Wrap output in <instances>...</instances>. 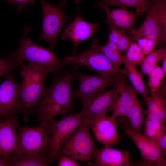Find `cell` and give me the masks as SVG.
I'll return each instance as SVG.
<instances>
[{
  "instance_id": "obj_18",
  "label": "cell",
  "mask_w": 166,
  "mask_h": 166,
  "mask_svg": "<svg viewBox=\"0 0 166 166\" xmlns=\"http://www.w3.org/2000/svg\"><path fill=\"white\" fill-rule=\"evenodd\" d=\"M92 157L95 166H131L133 165L127 151L105 147L98 149L95 147Z\"/></svg>"
},
{
  "instance_id": "obj_11",
  "label": "cell",
  "mask_w": 166,
  "mask_h": 166,
  "mask_svg": "<svg viewBox=\"0 0 166 166\" xmlns=\"http://www.w3.org/2000/svg\"><path fill=\"white\" fill-rule=\"evenodd\" d=\"M121 127L125 134L139 150L142 160V166H166V160L155 144L143 134L132 130L128 124H122Z\"/></svg>"
},
{
  "instance_id": "obj_26",
  "label": "cell",
  "mask_w": 166,
  "mask_h": 166,
  "mask_svg": "<svg viewBox=\"0 0 166 166\" xmlns=\"http://www.w3.org/2000/svg\"><path fill=\"white\" fill-rule=\"evenodd\" d=\"M165 74L162 67L157 65L148 74L150 94L156 92L162 87Z\"/></svg>"
},
{
  "instance_id": "obj_16",
  "label": "cell",
  "mask_w": 166,
  "mask_h": 166,
  "mask_svg": "<svg viewBox=\"0 0 166 166\" xmlns=\"http://www.w3.org/2000/svg\"><path fill=\"white\" fill-rule=\"evenodd\" d=\"M17 122L15 115L0 119V156L9 159L16 153Z\"/></svg>"
},
{
  "instance_id": "obj_32",
  "label": "cell",
  "mask_w": 166,
  "mask_h": 166,
  "mask_svg": "<svg viewBox=\"0 0 166 166\" xmlns=\"http://www.w3.org/2000/svg\"><path fill=\"white\" fill-rule=\"evenodd\" d=\"M10 6L12 5L17 6V13H19L22 10H25L26 5L30 4L31 6L34 5L36 0H6Z\"/></svg>"
},
{
  "instance_id": "obj_21",
  "label": "cell",
  "mask_w": 166,
  "mask_h": 166,
  "mask_svg": "<svg viewBox=\"0 0 166 166\" xmlns=\"http://www.w3.org/2000/svg\"><path fill=\"white\" fill-rule=\"evenodd\" d=\"M138 93L135 94L133 104L125 116L129 121L128 125L134 132L142 134V125L146 114V111L143 109L141 102L137 97Z\"/></svg>"
},
{
  "instance_id": "obj_22",
  "label": "cell",
  "mask_w": 166,
  "mask_h": 166,
  "mask_svg": "<svg viewBox=\"0 0 166 166\" xmlns=\"http://www.w3.org/2000/svg\"><path fill=\"white\" fill-rule=\"evenodd\" d=\"M123 63L128 76L132 86L138 93L140 94L145 101L149 96L148 92L143 80V76L137 69L136 65L131 63L124 58Z\"/></svg>"
},
{
  "instance_id": "obj_14",
  "label": "cell",
  "mask_w": 166,
  "mask_h": 166,
  "mask_svg": "<svg viewBox=\"0 0 166 166\" xmlns=\"http://www.w3.org/2000/svg\"><path fill=\"white\" fill-rule=\"evenodd\" d=\"M77 13L72 22L64 29L61 39L65 40L69 39L73 44V53H75L79 45L89 38L100 27L98 23H92L85 20L80 15L79 7L76 8Z\"/></svg>"
},
{
  "instance_id": "obj_3",
  "label": "cell",
  "mask_w": 166,
  "mask_h": 166,
  "mask_svg": "<svg viewBox=\"0 0 166 166\" xmlns=\"http://www.w3.org/2000/svg\"><path fill=\"white\" fill-rule=\"evenodd\" d=\"M20 67L22 82L19 113L26 115L36 110L43 95L49 73L24 62Z\"/></svg>"
},
{
  "instance_id": "obj_2",
  "label": "cell",
  "mask_w": 166,
  "mask_h": 166,
  "mask_svg": "<svg viewBox=\"0 0 166 166\" xmlns=\"http://www.w3.org/2000/svg\"><path fill=\"white\" fill-rule=\"evenodd\" d=\"M32 29L26 26L17 50L10 55L17 61L29 64L53 75L63 66L61 61L49 49L38 45L28 37Z\"/></svg>"
},
{
  "instance_id": "obj_29",
  "label": "cell",
  "mask_w": 166,
  "mask_h": 166,
  "mask_svg": "<svg viewBox=\"0 0 166 166\" xmlns=\"http://www.w3.org/2000/svg\"><path fill=\"white\" fill-rule=\"evenodd\" d=\"M23 62H20L17 61L10 55L0 58V78L3 76H6L18 67H20Z\"/></svg>"
},
{
  "instance_id": "obj_34",
  "label": "cell",
  "mask_w": 166,
  "mask_h": 166,
  "mask_svg": "<svg viewBox=\"0 0 166 166\" xmlns=\"http://www.w3.org/2000/svg\"><path fill=\"white\" fill-rule=\"evenodd\" d=\"M145 128H148L161 132H165L166 127L162 123H156L152 122L146 117L144 120Z\"/></svg>"
},
{
  "instance_id": "obj_37",
  "label": "cell",
  "mask_w": 166,
  "mask_h": 166,
  "mask_svg": "<svg viewBox=\"0 0 166 166\" xmlns=\"http://www.w3.org/2000/svg\"><path fill=\"white\" fill-rule=\"evenodd\" d=\"M165 132L145 128L143 135L150 140H152L156 138Z\"/></svg>"
},
{
  "instance_id": "obj_13",
  "label": "cell",
  "mask_w": 166,
  "mask_h": 166,
  "mask_svg": "<svg viewBox=\"0 0 166 166\" xmlns=\"http://www.w3.org/2000/svg\"><path fill=\"white\" fill-rule=\"evenodd\" d=\"M90 125L96 140L104 147L116 144L121 139L117 130L116 119L111 115L94 117L90 120Z\"/></svg>"
},
{
  "instance_id": "obj_7",
  "label": "cell",
  "mask_w": 166,
  "mask_h": 166,
  "mask_svg": "<svg viewBox=\"0 0 166 166\" xmlns=\"http://www.w3.org/2000/svg\"><path fill=\"white\" fill-rule=\"evenodd\" d=\"M85 118L82 109L80 112L69 114L59 120L53 119L49 122L50 137L47 160L49 164L59 159L65 143Z\"/></svg>"
},
{
  "instance_id": "obj_38",
  "label": "cell",
  "mask_w": 166,
  "mask_h": 166,
  "mask_svg": "<svg viewBox=\"0 0 166 166\" xmlns=\"http://www.w3.org/2000/svg\"><path fill=\"white\" fill-rule=\"evenodd\" d=\"M8 159L0 156V166H8Z\"/></svg>"
},
{
  "instance_id": "obj_24",
  "label": "cell",
  "mask_w": 166,
  "mask_h": 166,
  "mask_svg": "<svg viewBox=\"0 0 166 166\" xmlns=\"http://www.w3.org/2000/svg\"><path fill=\"white\" fill-rule=\"evenodd\" d=\"M147 55L145 57L140 65L141 73L143 76L148 75L158 65L159 61L166 58V45Z\"/></svg>"
},
{
  "instance_id": "obj_19",
  "label": "cell",
  "mask_w": 166,
  "mask_h": 166,
  "mask_svg": "<svg viewBox=\"0 0 166 166\" xmlns=\"http://www.w3.org/2000/svg\"><path fill=\"white\" fill-rule=\"evenodd\" d=\"M120 76L116 77L118 95L111 115L116 119L118 117H125L127 114L133 104L134 96L137 92L132 86L127 85L124 79Z\"/></svg>"
},
{
  "instance_id": "obj_25",
  "label": "cell",
  "mask_w": 166,
  "mask_h": 166,
  "mask_svg": "<svg viewBox=\"0 0 166 166\" xmlns=\"http://www.w3.org/2000/svg\"><path fill=\"white\" fill-rule=\"evenodd\" d=\"M49 165L47 159L39 157L14 154L8 159V166H46Z\"/></svg>"
},
{
  "instance_id": "obj_35",
  "label": "cell",
  "mask_w": 166,
  "mask_h": 166,
  "mask_svg": "<svg viewBox=\"0 0 166 166\" xmlns=\"http://www.w3.org/2000/svg\"><path fill=\"white\" fill-rule=\"evenodd\" d=\"M81 165L77 160L73 158L66 156H62L59 158V166H79Z\"/></svg>"
},
{
  "instance_id": "obj_39",
  "label": "cell",
  "mask_w": 166,
  "mask_h": 166,
  "mask_svg": "<svg viewBox=\"0 0 166 166\" xmlns=\"http://www.w3.org/2000/svg\"><path fill=\"white\" fill-rule=\"evenodd\" d=\"M162 67H161L164 72L166 73V58L162 61Z\"/></svg>"
},
{
  "instance_id": "obj_40",
  "label": "cell",
  "mask_w": 166,
  "mask_h": 166,
  "mask_svg": "<svg viewBox=\"0 0 166 166\" xmlns=\"http://www.w3.org/2000/svg\"><path fill=\"white\" fill-rule=\"evenodd\" d=\"M84 0H74V1L77 4L81 2Z\"/></svg>"
},
{
  "instance_id": "obj_20",
  "label": "cell",
  "mask_w": 166,
  "mask_h": 166,
  "mask_svg": "<svg viewBox=\"0 0 166 166\" xmlns=\"http://www.w3.org/2000/svg\"><path fill=\"white\" fill-rule=\"evenodd\" d=\"M165 86L163 84L156 92L151 94L145 101L148 106L147 116L158 119L163 124L166 119Z\"/></svg>"
},
{
  "instance_id": "obj_31",
  "label": "cell",
  "mask_w": 166,
  "mask_h": 166,
  "mask_svg": "<svg viewBox=\"0 0 166 166\" xmlns=\"http://www.w3.org/2000/svg\"><path fill=\"white\" fill-rule=\"evenodd\" d=\"M126 32L123 30H120L117 45L120 52L127 50L131 43L129 37L126 34Z\"/></svg>"
},
{
  "instance_id": "obj_28",
  "label": "cell",
  "mask_w": 166,
  "mask_h": 166,
  "mask_svg": "<svg viewBox=\"0 0 166 166\" xmlns=\"http://www.w3.org/2000/svg\"><path fill=\"white\" fill-rule=\"evenodd\" d=\"M99 47L115 66L120 68V65L123 62L124 55H121L118 49L112 48L106 44L104 45L99 44Z\"/></svg>"
},
{
  "instance_id": "obj_10",
  "label": "cell",
  "mask_w": 166,
  "mask_h": 166,
  "mask_svg": "<svg viewBox=\"0 0 166 166\" xmlns=\"http://www.w3.org/2000/svg\"><path fill=\"white\" fill-rule=\"evenodd\" d=\"M76 78L79 81V86L72 91L73 98L79 99L83 104L103 92L108 87L116 85V77L114 76L88 75L78 70Z\"/></svg>"
},
{
  "instance_id": "obj_6",
  "label": "cell",
  "mask_w": 166,
  "mask_h": 166,
  "mask_svg": "<svg viewBox=\"0 0 166 166\" xmlns=\"http://www.w3.org/2000/svg\"><path fill=\"white\" fill-rule=\"evenodd\" d=\"M17 132L18 143L15 154L39 157L48 160L50 137L48 122L34 127L18 125Z\"/></svg>"
},
{
  "instance_id": "obj_15",
  "label": "cell",
  "mask_w": 166,
  "mask_h": 166,
  "mask_svg": "<svg viewBox=\"0 0 166 166\" xmlns=\"http://www.w3.org/2000/svg\"><path fill=\"white\" fill-rule=\"evenodd\" d=\"M118 95L116 85L110 89L104 91L83 104L82 109L85 118L90 120L93 117L106 115L113 111Z\"/></svg>"
},
{
  "instance_id": "obj_17",
  "label": "cell",
  "mask_w": 166,
  "mask_h": 166,
  "mask_svg": "<svg viewBox=\"0 0 166 166\" xmlns=\"http://www.w3.org/2000/svg\"><path fill=\"white\" fill-rule=\"evenodd\" d=\"M95 6L100 7L105 11L106 15L104 21L105 23L120 28L129 34L135 28L136 22L141 16L137 11H130L125 7L110 9L100 1L96 3Z\"/></svg>"
},
{
  "instance_id": "obj_30",
  "label": "cell",
  "mask_w": 166,
  "mask_h": 166,
  "mask_svg": "<svg viewBox=\"0 0 166 166\" xmlns=\"http://www.w3.org/2000/svg\"><path fill=\"white\" fill-rule=\"evenodd\" d=\"M136 42L145 55L153 52L156 44V41L146 38L138 39Z\"/></svg>"
},
{
  "instance_id": "obj_27",
  "label": "cell",
  "mask_w": 166,
  "mask_h": 166,
  "mask_svg": "<svg viewBox=\"0 0 166 166\" xmlns=\"http://www.w3.org/2000/svg\"><path fill=\"white\" fill-rule=\"evenodd\" d=\"M145 55L142 50L136 42L131 43L127 50L124 58L128 61L135 65H140Z\"/></svg>"
},
{
  "instance_id": "obj_4",
  "label": "cell",
  "mask_w": 166,
  "mask_h": 166,
  "mask_svg": "<svg viewBox=\"0 0 166 166\" xmlns=\"http://www.w3.org/2000/svg\"><path fill=\"white\" fill-rule=\"evenodd\" d=\"M143 22L129 34L131 42L146 38L156 42L161 48L166 43V0H150Z\"/></svg>"
},
{
  "instance_id": "obj_8",
  "label": "cell",
  "mask_w": 166,
  "mask_h": 166,
  "mask_svg": "<svg viewBox=\"0 0 166 166\" xmlns=\"http://www.w3.org/2000/svg\"><path fill=\"white\" fill-rule=\"evenodd\" d=\"M43 14L42 27L41 36L38 41L48 42L53 49L56 45L58 37L65 25L71 18L66 15L64 8L66 1L63 0L58 5H54L46 0H40Z\"/></svg>"
},
{
  "instance_id": "obj_9",
  "label": "cell",
  "mask_w": 166,
  "mask_h": 166,
  "mask_svg": "<svg viewBox=\"0 0 166 166\" xmlns=\"http://www.w3.org/2000/svg\"><path fill=\"white\" fill-rule=\"evenodd\" d=\"M90 120L85 118L65 143L60 156H68L84 162L91 160L95 146L90 133Z\"/></svg>"
},
{
  "instance_id": "obj_23",
  "label": "cell",
  "mask_w": 166,
  "mask_h": 166,
  "mask_svg": "<svg viewBox=\"0 0 166 166\" xmlns=\"http://www.w3.org/2000/svg\"><path fill=\"white\" fill-rule=\"evenodd\" d=\"M100 2L108 7L118 6L134 8L141 15L147 11L150 3V0H100Z\"/></svg>"
},
{
  "instance_id": "obj_12",
  "label": "cell",
  "mask_w": 166,
  "mask_h": 166,
  "mask_svg": "<svg viewBox=\"0 0 166 166\" xmlns=\"http://www.w3.org/2000/svg\"><path fill=\"white\" fill-rule=\"evenodd\" d=\"M0 84V119L19 113L22 83L17 82L12 72Z\"/></svg>"
},
{
  "instance_id": "obj_36",
  "label": "cell",
  "mask_w": 166,
  "mask_h": 166,
  "mask_svg": "<svg viewBox=\"0 0 166 166\" xmlns=\"http://www.w3.org/2000/svg\"><path fill=\"white\" fill-rule=\"evenodd\" d=\"M110 32L108 39L116 45L117 43L120 30L112 25H109Z\"/></svg>"
},
{
  "instance_id": "obj_1",
  "label": "cell",
  "mask_w": 166,
  "mask_h": 166,
  "mask_svg": "<svg viewBox=\"0 0 166 166\" xmlns=\"http://www.w3.org/2000/svg\"><path fill=\"white\" fill-rule=\"evenodd\" d=\"M71 68L53 75L52 83L45 87L37 108L40 124L48 122L56 116L63 117L70 114L72 109V82L76 78L78 67Z\"/></svg>"
},
{
  "instance_id": "obj_5",
  "label": "cell",
  "mask_w": 166,
  "mask_h": 166,
  "mask_svg": "<svg viewBox=\"0 0 166 166\" xmlns=\"http://www.w3.org/2000/svg\"><path fill=\"white\" fill-rule=\"evenodd\" d=\"M90 47L79 53L66 56L61 61L63 66L71 65L77 67L84 66L96 72L98 75L116 77L126 75L124 69L115 66L99 47L98 40L93 38Z\"/></svg>"
},
{
  "instance_id": "obj_33",
  "label": "cell",
  "mask_w": 166,
  "mask_h": 166,
  "mask_svg": "<svg viewBox=\"0 0 166 166\" xmlns=\"http://www.w3.org/2000/svg\"><path fill=\"white\" fill-rule=\"evenodd\" d=\"M153 141L158 147L162 155H166V134L165 132L156 139L150 140Z\"/></svg>"
}]
</instances>
